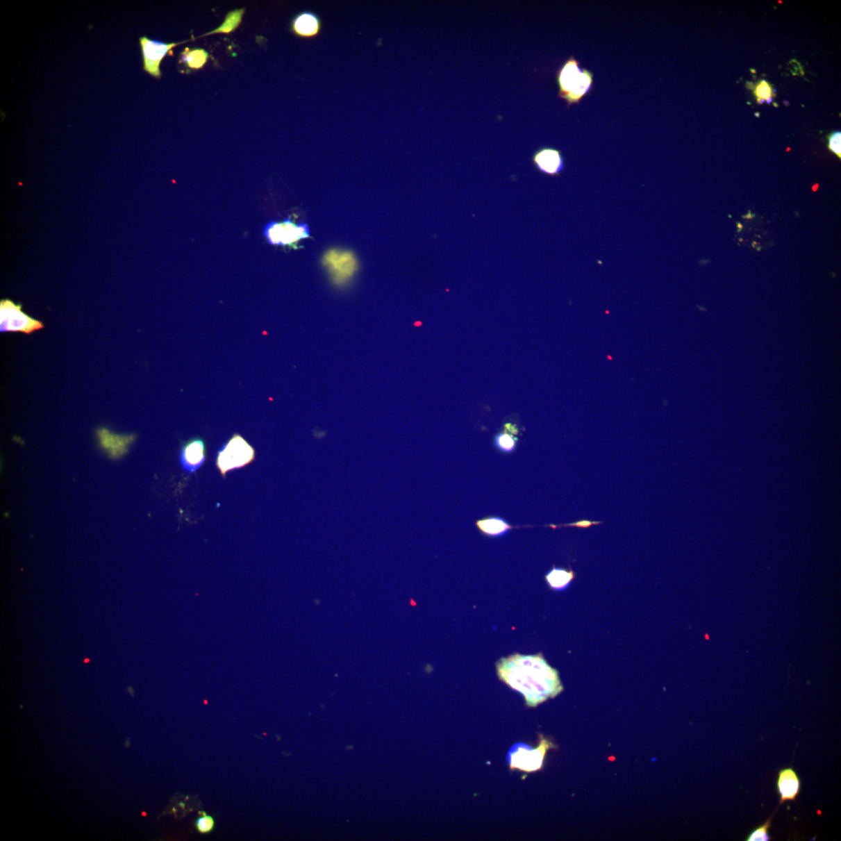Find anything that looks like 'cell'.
Masks as SVG:
<instances>
[{
  "label": "cell",
  "mask_w": 841,
  "mask_h": 841,
  "mask_svg": "<svg viewBox=\"0 0 841 841\" xmlns=\"http://www.w3.org/2000/svg\"><path fill=\"white\" fill-rule=\"evenodd\" d=\"M501 681L522 693L528 708H536L563 691L558 672L551 667L542 653L523 656L515 653L497 663Z\"/></svg>",
  "instance_id": "obj_1"
},
{
  "label": "cell",
  "mask_w": 841,
  "mask_h": 841,
  "mask_svg": "<svg viewBox=\"0 0 841 841\" xmlns=\"http://www.w3.org/2000/svg\"><path fill=\"white\" fill-rule=\"evenodd\" d=\"M594 74L581 66L578 60L571 56L564 62L556 74L558 98L566 101L567 107L579 105L592 91Z\"/></svg>",
  "instance_id": "obj_2"
},
{
  "label": "cell",
  "mask_w": 841,
  "mask_h": 841,
  "mask_svg": "<svg viewBox=\"0 0 841 841\" xmlns=\"http://www.w3.org/2000/svg\"><path fill=\"white\" fill-rule=\"evenodd\" d=\"M254 458V449L241 435H234L218 453L216 464L222 474L226 475L251 463Z\"/></svg>",
  "instance_id": "obj_3"
},
{
  "label": "cell",
  "mask_w": 841,
  "mask_h": 841,
  "mask_svg": "<svg viewBox=\"0 0 841 841\" xmlns=\"http://www.w3.org/2000/svg\"><path fill=\"white\" fill-rule=\"evenodd\" d=\"M43 324L22 311V306L11 300L0 303V331L31 333L43 328Z\"/></svg>",
  "instance_id": "obj_4"
},
{
  "label": "cell",
  "mask_w": 841,
  "mask_h": 841,
  "mask_svg": "<svg viewBox=\"0 0 841 841\" xmlns=\"http://www.w3.org/2000/svg\"><path fill=\"white\" fill-rule=\"evenodd\" d=\"M263 234L268 242L274 246H294L310 236L309 226L305 223L294 224L290 218L282 222H272L267 224Z\"/></svg>",
  "instance_id": "obj_5"
},
{
  "label": "cell",
  "mask_w": 841,
  "mask_h": 841,
  "mask_svg": "<svg viewBox=\"0 0 841 841\" xmlns=\"http://www.w3.org/2000/svg\"><path fill=\"white\" fill-rule=\"evenodd\" d=\"M554 747L553 744L542 738L536 749L519 748L511 755L510 768L528 773L538 772L543 767L544 757L548 750Z\"/></svg>",
  "instance_id": "obj_6"
},
{
  "label": "cell",
  "mask_w": 841,
  "mask_h": 841,
  "mask_svg": "<svg viewBox=\"0 0 841 841\" xmlns=\"http://www.w3.org/2000/svg\"><path fill=\"white\" fill-rule=\"evenodd\" d=\"M141 49L144 56V67L145 72L155 78H160V65L164 58L169 53L172 55V49L182 43L165 44L153 41L147 37L140 40Z\"/></svg>",
  "instance_id": "obj_7"
},
{
  "label": "cell",
  "mask_w": 841,
  "mask_h": 841,
  "mask_svg": "<svg viewBox=\"0 0 841 841\" xmlns=\"http://www.w3.org/2000/svg\"><path fill=\"white\" fill-rule=\"evenodd\" d=\"M531 160L539 172L551 177L560 176L565 168L563 153L555 147H541L533 153Z\"/></svg>",
  "instance_id": "obj_8"
},
{
  "label": "cell",
  "mask_w": 841,
  "mask_h": 841,
  "mask_svg": "<svg viewBox=\"0 0 841 841\" xmlns=\"http://www.w3.org/2000/svg\"><path fill=\"white\" fill-rule=\"evenodd\" d=\"M324 265L328 268L335 283L342 284L356 271V260L351 253L333 250L324 258Z\"/></svg>",
  "instance_id": "obj_9"
},
{
  "label": "cell",
  "mask_w": 841,
  "mask_h": 841,
  "mask_svg": "<svg viewBox=\"0 0 841 841\" xmlns=\"http://www.w3.org/2000/svg\"><path fill=\"white\" fill-rule=\"evenodd\" d=\"M205 444L201 439H192L185 442L181 452V463L186 472L194 473L205 460Z\"/></svg>",
  "instance_id": "obj_10"
},
{
  "label": "cell",
  "mask_w": 841,
  "mask_h": 841,
  "mask_svg": "<svg viewBox=\"0 0 841 841\" xmlns=\"http://www.w3.org/2000/svg\"><path fill=\"white\" fill-rule=\"evenodd\" d=\"M776 788L780 794V805L797 799L801 790V780L793 768L780 770Z\"/></svg>",
  "instance_id": "obj_11"
},
{
  "label": "cell",
  "mask_w": 841,
  "mask_h": 841,
  "mask_svg": "<svg viewBox=\"0 0 841 841\" xmlns=\"http://www.w3.org/2000/svg\"><path fill=\"white\" fill-rule=\"evenodd\" d=\"M476 526L483 534L494 538L502 537L513 528L505 519L498 517L479 519Z\"/></svg>",
  "instance_id": "obj_12"
},
{
  "label": "cell",
  "mask_w": 841,
  "mask_h": 841,
  "mask_svg": "<svg viewBox=\"0 0 841 841\" xmlns=\"http://www.w3.org/2000/svg\"><path fill=\"white\" fill-rule=\"evenodd\" d=\"M574 577L575 574L572 570L554 567L545 576V579L552 589L563 590L568 588Z\"/></svg>",
  "instance_id": "obj_13"
},
{
  "label": "cell",
  "mask_w": 841,
  "mask_h": 841,
  "mask_svg": "<svg viewBox=\"0 0 841 841\" xmlns=\"http://www.w3.org/2000/svg\"><path fill=\"white\" fill-rule=\"evenodd\" d=\"M318 28L319 22L317 18L311 14H308V13L299 15L294 19L293 22V29L295 33L301 36L315 35Z\"/></svg>",
  "instance_id": "obj_14"
},
{
  "label": "cell",
  "mask_w": 841,
  "mask_h": 841,
  "mask_svg": "<svg viewBox=\"0 0 841 841\" xmlns=\"http://www.w3.org/2000/svg\"><path fill=\"white\" fill-rule=\"evenodd\" d=\"M208 53L203 49H195L190 51L186 49L182 53L181 63L188 64V66L192 69L201 68L206 63Z\"/></svg>",
  "instance_id": "obj_15"
},
{
  "label": "cell",
  "mask_w": 841,
  "mask_h": 841,
  "mask_svg": "<svg viewBox=\"0 0 841 841\" xmlns=\"http://www.w3.org/2000/svg\"><path fill=\"white\" fill-rule=\"evenodd\" d=\"M517 441L518 439L515 435L507 433H501L497 434L495 439H494V445L501 452L511 453L515 451Z\"/></svg>",
  "instance_id": "obj_16"
},
{
  "label": "cell",
  "mask_w": 841,
  "mask_h": 841,
  "mask_svg": "<svg viewBox=\"0 0 841 841\" xmlns=\"http://www.w3.org/2000/svg\"><path fill=\"white\" fill-rule=\"evenodd\" d=\"M773 815L769 817L765 823L750 833L749 835L746 839L747 841H769L772 840L769 836V831L772 827Z\"/></svg>",
  "instance_id": "obj_17"
},
{
  "label": "cell",
  "mask_w": 841,
  "mask_h": 841,
  "mask_svg": "<svg viewBox=\"0 0 841 841\" xmlns=\"http://www.w3.org/2000/svg\"><path fill=\"white\" fill-rule=\"evenodd\" d=\"M754 94L759 102L765 101L770 102L772 100L773 96H774L773 88L765 80H763L757 83L754 88Z\"/></svg>",
  "instance_id": "obj_18"
},
{
  "label": "cell",
  "mask_w": 841,
  "mask_h": 841,
  "mask_svg": "<svg viewBox=\"0 0 841 841\" xmlns=\"http://www.w3.org/2000/svg\"><path fill=\"white\" fill-rule=\"evenodd\" d=\"M215 824L214 819L203 813L196 822L197 830L201 833H208L214 829Z\"/></svg>",
  "instance_id": "obj_19"
},
{
  "label": "cell",
  "mask_w": 841,
  "mask_h": 841,
  "mask_svg": "<svg viewBox=\"0 0 841 841\" xmlns=\"http://www.w3.org/2000/svg\"><path fill=\"white\" fill-rule=\"evenodd\" d=\"M840 140H841L840 132H835V133H831L829 137V146H828V147H829V149L833 153H835V155L837 156H838L839 158H840V155H841Z\"/></svg>",
  "instance_id": "obj_20"
},
{
  "label": "cell",
  "mask_w": 841,
  "mask_h": 841,
  "mask_svg": "<svg viewBox=\"0 0 841 841\" xmlns=\"http://www.w3.org/2000/svg\"><path fill=\"white\" fill-rule=\"evenodd\" d=\"M505 428H506L507 431L510 432L512 435H517L518 433V429H517L515 426H512L511 424H507V425L505 426Z\"/></svg>",
  "instance_id": "obj_21"
},
{
  "label": "cell",
  "mask_w": 841,
  "mask_h": 841,
  "mask_svg": "<svg viewBox=\"0 0 841 841\" xmlns=\"http://www.w3.org/2000/svg\"><path fill=\"white\" fill-rule=\"evenodd\" d=\"M125 747H130V738H126V743H125Z\"/></svg>",
  "instance_id": "obj_22"
}]
</instances>
